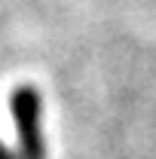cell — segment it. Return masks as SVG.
Returning <instances> with one entry per match:
<instances>
[{
    "label": "cell",
    "instance_id": "cell-1",
    "mask_svg": "<svg viewBox=\"0 0 156 159\" xmlns=\"http://www.w3.org/2000/svg\"><path fill=\"white\" fill-rule=\"evenodd\" d=\"M9 110L19 135V159H46V141L40 129V92L34 86H19L9 98Z\"/></svg>",
    "mask_w": 156,
    "mask_h": 159
},
{
    "label": "cell",
    "instance_id": "cell-2",
    "mask_svg": "<svg viewBox=\"0 0 156 159\" xmlns=\"http://www.w3.org/2000/svg\"><path fill=\"white\" fill-rule=\"evenodd\" d=\"M0 159H19V153H12V150H9V147L0 141Z\"/></svg>",
    "mask_w": 156,
    "mask_h": 159
}]
</instances>
